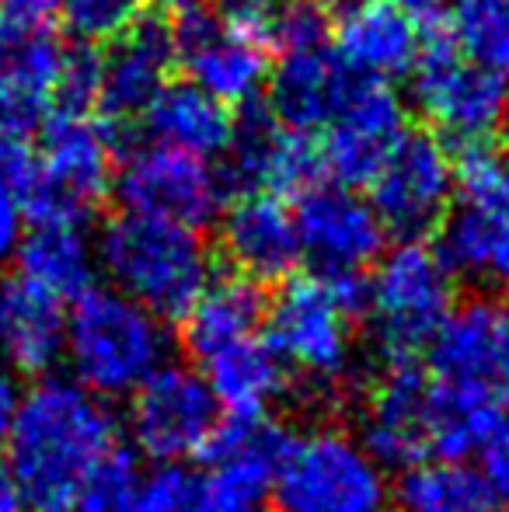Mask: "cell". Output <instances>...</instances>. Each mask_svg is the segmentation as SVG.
Listing matches in <instances>:
<instances>
[{
    "mask_svg": "<svg viewBox=\"0 0 509 512\" xmlns=\"http://www.w3.org/2000/svg\"><path fill=\"white\" fill-rule=\"evenodd\" d=\"M4 478L25 512H126L140 485L112 408L60 377L21 394Z\"/></svg>",
    "mask_w": 509,
    "mask_h": 512,
    "instance_id": "cell-1",
    "label": "cell"
},
{
    "mask_svg": "<svg viewBox=\"0 0 509 512\" xmlns=\"http://www.w3.org/2000/svg\"><path fill=\"white\" fill-rule=\"evenodd\" d=\"M168 328L147 307L112 286H91L67 314L63 359L74 384L95 398H133L161 366H168Z\"/></svg>",
    "mask_w": 509,
    "mask_h": 512,
    "instance_id": "cell-2",
    "label": "cell"
},
{
    "mask_svg": "<svg viewBox=\"0 0 509 512\" xmlns=\"http://www.w3.org/2000/svg\"><path fill=\"white\" fill-rule=\"evenodd\" d=\"M98 269L112 290L164 317L185 314L210 286L213 265L203 237L175 223L119 213L105 223L95 244Z\"/></svg>",
    "mask_w": 509,
    "mask_h": 512,
    "instance_id": "cell-3",
    "label": "cell"
},
{
    "mask_svg": "<svg viewBox=\"0 0 509 512\" xmlns=\"http://www.w3.org/2000/svg\"><path fill=\"white\" fill-rule=\"evenodd\" d=\"M116 178V133L109 119L84 108H56L42 119L39 150L21 189V213L42 223L81 227Z\"/></svg>",
    "mask_w": 509,
    "mask_h": 512,
    "instance_id": "cell-4",
    "label": "cell"
},
{
    "mask_svg": "<svg viewBox=\"0 0 509 512\" xmlns=\"http://www.w3.org/2000/svg\"><path fill=\"white\" fill-rule=\"evenodd\" d=\"M363 310L367 279H290L265 314V342L286 373H300L314 387H339L353 370V317Z\"/></svg>",
    "mask_w": 509,
    "mask_h": 512,
    "instance_id": "cell-5",
    "label": "cell"
},
{
    "mask_svg": "<svg viewBox=\"0 0 509 512\" xmlns=\"http://www.w3.org/2000/svg\"><path fill=\"white\" fill-rule=\"evenodd\" d=\"M454 272L426 241H401L384 251L367 279V317L374 345L391 366L412 363L429 349L454 310Z\"/></svg>",
    "mask_w": 509,
    "mask_h": 512,
    "instance_id": "cell-6",
    "label": "cell"
},
{
    "mask_svg": "<svg viewBox=\"0 0 509 512\" xmlns=\"http://www.w3.org/2000/svg\"><path fill=\"white\" fill-rule=\"evenodd\" d=\"M276 506L279 512H387L391 485L363 439L321 425L286 439Z\"/></svg>",
    "mask_w": 509,
    "mask_h": 512,
    "instance_id": "cell-7",
    "label": "cell"
},
{
    "mask_svg": "<svg viewBox=\"0 0 509 512\" xmlns=\"http://www.w3.org/2000/svg\"><path fill=\"white\" fill-rule=\"evenodd\" d=\"M276 7H241L224 18L189 11L175 25V60L189 84L227 108L248 105L269 84V49Z\"/></svg>",
    "mask_w": 509,
    "mask_h": 512,
    "instance_id": "cell-8",
    "label": "cell"
},
{
    "mask_svg": "<svg viewBox=\"0 0 509 512\" xmlns=\"http://www.w3.org/2000/svg\"><path fill=\"white\" fill-rule=\"evenodd\" d=\"M412 98L443 136L485 147L509 115V77L464 60L447 28H433L412 67Z\"/></svg>",
    "mask_w": 509,
    "mask_h": 512,
    "instance_id": "cell-9",
    "label": "cell"
},
{
    "mask_svg": "<svg viewBox=\"0 0 509 512\" xmlns=\"http://www.w3.org/2000/svg\"><path fill=\"white\" fill-rule=\"evenodd\" d=\"M112 185L123 213L175 223L199 234L227 209L231 182L213 161L143 143L119 161Z\"/></svg>",
    "mask_w": 509,
    "mask_h": 512,
    "instance_id": "cell-10",
    "label": "cell"
},
{
    "mask_svg": "<svg viewBox=\"0 0 509 512\" xmlns=\"http://www.w3.org/2000/svg\"><path fill=\"white\" fill-rule=\"evenodd\" d=\"M224 425V411L203 373L189 366H161L129 398V439L161 467L185 464L206 453Z\"/></svg>",
    "mask_w": 509,
    "mask_h": 512,
    "instance_id": "cell-11",
    "label": "cell"
},
{
    "mask_svg": "<svg viewBox=\"0 0 509 512\" xmlns=\"http://www.w3.org/2000/svg\"><path fill=\"white\" fill-rule=\"evenodd\" d=\"M454 189L457 164L447 143L426 129H408L370 182V206L381 216L384 230L401 241H422V234L450 213Z\"/></svg>",
    "mask_w": 509,
    "mask_h": 512,
    "instance_id": "cell-12",
    "label": "cell"
},
{
    "mask_svg": "<svg viewBox=\"0 0 509 512\" xmlns=\"http://www.w3.org/2000/svg\"><path fill=\"white\" fill-rule=\"evenodd\" d=\"M363 446L387 467L440 460L443 450V387L419 366H391L374 384L363 415Z\"/></svg>",
    "mask_w": 509,
    "mask_h": 512,
    "instance_id": "cell-13",
    "label": "cell"
},
{
    "mask_svg": "<svg viewBox=\"0 0 509 512\" xmlns=\"http://www.w3.org/2000/svg\"><path fill=\"white\" fill-rule=\"evenodd\" d=\"M300 258L314 265V276L363 279L370 265L381 262L387 230L370 199L342 185H318L300 196L293 209Z\"/></svg>",
    "mask_w": 509,
    "mask_h": 512,
    "instance_id": "cell-14",
    "label": "cell"
},
{
    "mask_svg": "<svg viewBox=\"0 0 509 512\" xmlns=\"http://www.w3.org/2000/svg\"><path fill=\"white\" fill-rule=\"evenodd\" d=\"M408 133V115L398 91L381 81H356L321 140L325 171L342 189H360L377 178Z\"/></svg>",
    "mask_w": 509,
    "mask_h": 512,
    "instance_id": "cell-15",
    "label": "cell"
},
{
    "mask_svg": "<svg viewBox=\"0 0 509 512\" xmlns=\"http://www.w3.org/2000/svg\"><path fill=\"white\" fill-rule=\"evenodd\" d=\"M286 432L265 418H231L210 443L203 481L217 512H269L276 506Z\"/></svg>",
    "mask_w": 509,
    "mask_h": 512,
    "instance_id": "cell-16",
    "label": "cell"
},
{
    "mask_svg": "<svg viewBox=\"0 0 509 512\" xmlns=\"http://www.w3.org/2000/svg\"><path fill=\"white\" fill-rule=\"evenodd\" d=\"M227 157V182H238L245 192H269L276 199L307 196L325 175L321 143L279 126L269 112H252L234 126Z\"/></svg>",
    "mask_w": 509,
    "mask_h": 512,
    "instance_id": "cell-17",
    "label": "cell"
},
{
    "mask_svg": "<svg viewBox=\"0 0 509 512\" xmlns=\"http://www.w3.org/2000/svg\"><path fill=\"white\" fill-rule=\"evenodd\" d=\"M356 81L360 77L339 60L328 39L283 46L269 70V115L293 133L311 136L314 129H328Z\"/></svg>",
    "mask_w": 509,
    "mask_h": 512,
    "instance_id": "cell-18",
    "label": "cell"
},
{
    "mask_svg": "<svg viewBox=\"0 0 509 512\" xmlns=\"http://www.w3.org/2000/svg\"><path fill=\"white\" fill-rule=\"evenodd\" d=\"M175 63V28L154 18H140L102 56L98 108L109 119L147 115L154 98L171 84L168 77Z\"/></svg>",
    "mask_w": 509,
    "mask_h": 512,
    "instance_id": "cell-19",
    "label": "cell"
},
{
    "mask_svg": "<svg viewBox=\"0 0 509 512\" xmlns=\"http://www.w3.org/2000/svg\"><path fill=\"white\" fill-rule=\"evenodd\" d=\"M220 244L234 272L248 283L283 279L300 258L293 209L269 192H245L238 203L224 209Z\"/></svg>",
    "mask_w": 509,
    "mask_h": 512,
    "instance_id": "cell-20",
    "label": "cell"
},
{
    "mask_svg": "<svg viewBox=\"0 0 509 512\" xmlns=\"http://www.w3.org/2000/svg\"><path fill=\"white\" fill-rule=\"evenodd\" d=\"M506 345V310L471 300L450 310L429 342L433 377L450 387H482L496 394V370ZM499 398V394H496Z\"/></svg>",
    "mask_w": 509,
    "mask_h": 512,
    "instance_id": "cell-21",
    "label": "cell"
},
{
    "mask_svg": "<svg viewBox=\"0 0 509 512\" xmlns=\"http://www.w3.org/2000/svg\"><path fill=\"white\" fill-rule=\"evenodd\" d=\"M335 53L363 81L387 84L391 77L412 74L419 60L422 35L412 18L387 0H370L356 11L339 14L335 25Z\"/></svg>",
    "mask_w": 509,
    "mask_h": 512,
    "instance_id": "cell-22",
    "label": "cell"
},
{
    "mask_svg": "<svg viewBox=\"0 0 509 512\" xmlns=\"http://www.w3.org/2000/svg\"><path fill=\"white\" fill-rule=\"evenodd\" d=\"M67 46L60 32L0 35V126L25 136L56 102Z\"/></svg>",
    "mask_w": 509,
    "mask_h": 512,
    "instance_id": "cell-23",
    "label": "cell"
},
{
    "mask_svg": "<svg viewBox=\"0 0 509 512\" xmlns=\"http://www.w3.org/2000/svg\"><path fill=\"white\" fill-rule=\"evenodd\" d=\"M143 119H147L150 143L203 157V161L227 154L234 140V126H238L231 108L210 98L206 91L192 88L189 81L168 84L154 98V105L147 108Z\"/></svg>",
    "mask_w": 509,
    "mask_h": 512,
    "instance_id": "cell-24",
    "label": "cell"
},
{
    "mask_svg": "<svg viewBox=\"0 0 509 512\" xmlns=\"http://www.w3.org/2000/svg\"><path fill=\"white\" fill-rule=\"evenodd\" d=\"M14 258H18L21 272L18 283L32 286L60 304L84 297L95 286L98 251L81 227H67V223L32 227L28 237H21Z\"/></svg>",
    "mask_w": 509,
    "mask_h": 512,
    "instance_id": "cell-25",
    "label": "cell"
},
{
    "mask_svg": "<svg viewBox=\"0 0 509 512\" xmlns=\"http://www.w3.org/2000/svg\"><path fill=\"white\" fill-rule=\"evenodd\" d=\"M185 349L206 363V359L220 356V352L234 349V345L258 338V328L265 321V304L262 293L255 290V283L241 276H224L210 279L203 293L196 297V304L185 310Z\"/></svg>",
    "mask_w": 509,
    "mask_h": 512,
    "instance_id": "cell-26",
    "label": "cell"
},
{
    "mask_svg": "<svg viewBox=\"0 0 509 512\" xmlns=\"http://www.w3.org/2000/svg\"><path fill=\"white\" fill-rule=\"evenodd\" d=\"M206 384L220 411H231L234 418H265V411L286 394L283 359L272 352L265 338H248L220 356L206 359Z\"/></svg>",
    "mask_w": 509,
    "mask_h": 512,
    "instance_id": "cell-27",
    "label": "cell"
},
{
    "mask_svg": "<svg viewBox=\"0 0 509 512\" xmlns=\"http://www.w3.org/2000/svg\"><path fill=\"white\" fill-rule=\"evenodd\" d=\"M67 342V310L60 300L14 283L4 293V321H0V352L18 370L42 373L63 359Z\"/></svg>",
    "mask_w": 509,
    "mask_h": 512,
    "instance_id": "cell-28",
    "label": "cell"
},
{
    "mask_svg": "<svg viewBox=\"0 0 509 512\" xmlns=\"http://www.w3.org/2000/svg\"><path fill=\"white\" fill-rule=\"evenodd\" d=\"M443 262L454 276L509 286V223L471 203H457L440 223Z\"/></svg>",
    "mask_w": 509,
    "mask_h": 512,
    "instance_id": "cell-29",
    "label": "cell"
},
{
    "mask_svg": "<svg viewBox=\"0 0 509 512\" xmlns=\"http://www.w3.org/2000/svg\"><path fill=\"white\" fill-rule=\"evenodd\" d=\"M391 499L398 512H496L478 467L464 460H426L408 467Z\"/></svg>",
    "mask_w": 509,
    "mask_h": 512,
    "instance_id": "cell-30",
    "label": "cell"
},
{
    "mask_svg": "<svg viewBox=\"0 0 509 512\" xmlns=\"http://www.w3.org/2000/svg\"><path fill=\"white\" fill-rule=\"evenodd\" d=\"M447 32L464 60L509 77V0H457Z\"/></svg>",
    "mask_w": 509,
    "mask_h": 512,
    "instance_id": "cell-31",
    "label": "cell"
},
{
    "mask_svg": "<svg viewBox=\"0 0 509 512\" xmlns=\"http://www.w3.org/2000/svg\"><path fill=\"white\" fill-rule=\"evenodd\" d=\"M126 512H217L203 474L192 467H157L154 474L140 478L136 495Z\"/></svg>",
    "mask_w": 509,
    "mask_h": 512,
    "instance_id": "cell-32",
    "label": "cell"
},
{
    "mask_svg": "<svg viewBox=\"0 0 509 512\" xmlns=\"http://www.w3.org/2000/svg\"><path fill=\"white\" fill-rule=\"evenodd\" d=\"M457 189H461V203H471L509 223V154L489 147H464L457 164Z\"/></svg>",
    "mask_w": 509,
    "mask_h": 512,
    "instance_id": "cell-33",
    "label": "cell"
},
{
    "mask_svg": "<svg viewBox=\"0 0 509 512\" xmlns=\"http://www.w3.org/2000/svg\"><path fill=\"white\" fill-rule=\"evenodd\" d=\"M143 0H63V21L84 42H116L140 21Z\"/></svg>",
    "mask_w": 509,
    "mask_h": 512,
    "instance_id": "cell-34",
    "label": "cell"
},
{
    "mask_svg": "<svg viewBox=\"0 0 509 512\" xmlns=\"http://www.w3.org/2000/svg\"><path fill=\"white\" fill-rule=\"evenodd\" d=\"M98 81H102V56L88 46L67 49L60 88H56V108H91L98 105Z\"/></svg>",
    "mask_w": 509,
    "mask_h": 512,
    "instance_id": "cell-35",
    "label": "cell"
},
{
    "mask_svg": "<svg viewBox=\"0 0 509 512\" xmlns=\"http://www.w3.org/2000/svg\"><path fill=\"white\" fill-rule=\"evenodd\" d=\"M63 21V0H0V35H49Z\"/></svg>",
    "mask_w": 509,
    "mask_h": 512,
    "instance_id": "cell-36",
    "label": "cell"
},
{
    "mask_svg": "<svg viewBox=\"0 0 509 512\" xmlns=\"http://www.w3.org/2000/svg\"><path fill=\"white\" fill-rule=\"evenodd\" d=\"M478 453H482L478 474H482L492 502L509 512V422L499 425V429L489 436V443H485Z\"/></svg>",
    "mask_w": 509,
    "mask_h": 512,
    "instance_id": "cell-37",
    "label": "cell"
},
{
    "mask_svg": "<svg viewBox=\"0 0 509 512\" xmlns=\"http://www.w3.org/2000/svg\"><path fill=\"white\" fill-rule=\"evenodd\" d=\"M28 171H32V150H28L25 136L0 126V185H7V189H14L21 196Z\"/></svg>",
    "mask_w": 509,
    "mask_h": 512,
    "instance_id": "cell-38",
    "label": "cell"
},
{
    "mask_svg": "<svg viewBox=\"0 0 509 512\" xmlns=\"http://www.w3.org/2000/svg\"><path fill=\"white\" fill-rule=\"evenodd\" d=\"M21 220H25V213H21L18 192L0 185V265H4L7 258H14V251H18Z\"/></svg>",
    "mask_w": 509,
    "mask_h": 512,
    "instance_id": "cell-39",
    "label": "cell"
},
{
    "mask_svg": "<svg viewBox=\"0 0 509 512\" xmlns=\"http://www.w3.org/2000/svg\"><path fill=\"white\" fill-rule=\"evenodd\" d=\"M18 405H21V391L11 380V373L0 370V450L7 446V436H11V425L18 418Z\"/></svg>",
    "mask_w": 509,
    "mask_h": 512,
    "instance_id": "cell-40",
    "label": "cell"
},
{
    "mask_svg": "<svg viewBox=\"0 0 509 512\" xmlns=\"http://www.w3.org/2000/svg\"><path fill=\"white\" fill-rule=\"evenodd\" d=\"M391 7H398L405 18H412L415 25H436V21L443 18V11H447L450 0H387Z\"/></svg>",
    "mask_w": 509,
    "mask_h": 512,
    "instance_id": "cell-41",
    "label": "cell"
},
{
    "mask_svg": "<svg viewBox=\"0 0 509 512\" xmlns=\"http://www.w3.org/2000/svg\"><path fill=\"white\" fill-rule=\"evenodd\" d=\"M496 394H499V401H506V405H509V317H506L503 359H499V370H496Z\"/></svg>",
    "mask_w": 509,
    "mask_h": 512,
    "instance_id": "cell-42",
    "label": "cell"
},
{
    "mask_svg": "<svg viewBox=\"0 0 509 512\" xmlns=\"http://www.w3.org/2000/svg\"><path fill=\"white\" fill-rule=\"evenodd\" d=\"M0 512H25V509L18 506V499H14L11 485H7V478H4V471H0Z\"/></svg>",
    "mask_w": 509,
    "mask_h": 512,
    "instance_id": "cell-43",
    "label": "cell"
},
{
    "mask_svg": "<svg viewBox=\"0 0 509 512\" xmlns=\"http://www.w3.org/2000/svg\"><path fill=\"white\" fill-rule=\"evenodd\" d=\"M164 11H175V14H189V11H199V0H157Z\"/></svg>",
    "mask_w": 509,
    "mask_h": 512,
    "instance_id": "cell-44",
    "label": "cell"
},
{
    "mask_svg": "<svg viewBox=\"0 0 509 512\" xmlns=\"http://www.w3.org/2000/svg\"><path fill=\"white\" fill-rule=\"evenodd\" d=\"M321 4H325L328 11H335V14H346V11H356V7L370 4V0H321Z\"/></svg>",
    "mask_w": 509,
    "mask_h": 512,
    "instance_id": "cell-45",
    "label": "cell"
},
{
    "mask_svg": "<svg viewBox=\"0 0 509 512\" xmlns=\"http://www.w3.org/2000/svg\"><path fill=\"white\" fill-rule=\"evenodd\" d=\"M258 4H269V7H276V0H258ZM279 4H293V0H279Z\"/></svg>",
    "mask_w": 509,
    "mask_h": 512,
    "instance_id": "cell-46",
    "label": "cell"
},
{
    "mask_svg": "<svg viewBox=\"0 0 509 512\" xmlns=\"http://www.w3.org/2000/svg\"><path fill=\"white\" fill-rule=\"evenodd\" d=\"M0 321H4V293H0Z\"/></svg>",
    "mask_w": 509,
    "mask_h": 512,
    "instance_id": "cell-47",
    "label": "cell"
},
{
    "mask_svg": "<svg viewBox=\"0 0 509 512\" xmlns=\"http://www.w3.org/2000/svg\"><path fill=\"white\" fill-rule=\"evenodd\" d=\"M503 133H506V140H509V115H506V122H503Z\"/></svg>",
    "mask_w": 509,
    "mask_h": 512,
    "instance_id": "cell-48",
    "label": "cell"
},
{
    "mask_svg": "<svg viewBox=\"0 0 509 512\" xmlns=\"http://www.w3.org/2000/svg\"><path fill=\"white\" fill-rule=\"evenodd\" d=\"M506 317H509V310H506Z\"/></svg>",
    "mask_w": 509,
    "mask_h": 512,
    "instance_id": "cell-49",
    "label": "cell"
}]
</instances>
